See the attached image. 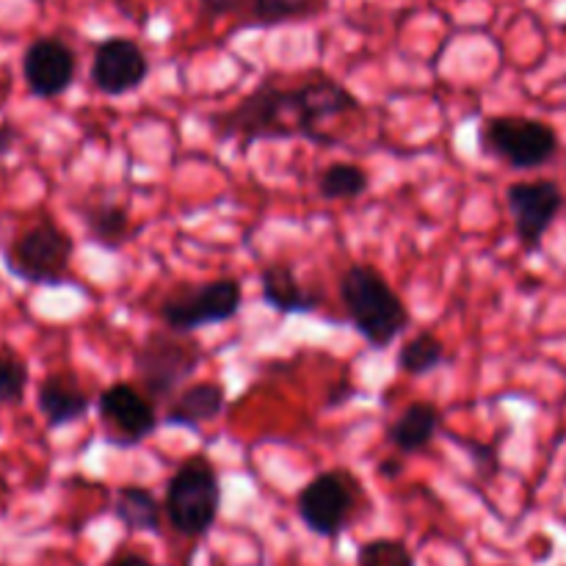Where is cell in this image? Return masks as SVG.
Instances as JSON below:
<instances>
[{"label": "cell", "instance_id": "obj_1", "mask_svg": "<svg viewBox=\"0 0 566 566\" xmlns=\"http://www.w3.org/2000/svg\"><path fill=\"white\" fill-rule=\"evenodd\" d=\"M208 125L219 142H232V138L241 142V153H247L254 142H282V138L313 142L298 83L296 86H280L274 81L258 83L230 111L210 116Z\"/></svg>", "mask_w": 566, "mask_h": 566}, {"label": "cell", "instance_id": "obj_2", "mask_svg": "<svg viewBox=\"0 0 566 566\" xmlns=\"http://www.w3.org/2000/svg\"><path fill=\"white\" fill-rule=\"evenodd\" d=\"M340 304L354 329L374 348H390L409 326V310L376 265L352 263L337 282Z\"/></svg>", "mask_w": 566, "mask_h": 566}, {"label": "cell", "instance_id": "obj_3", "mask_svg": "<svg viewBox=\"0 0 566 566\" xmlns=\"http://www.w3.org/2000/svg\"><path fill=\"white\" fill-rule=\"evenodd\" d=\"M75 241L50 216L33 221L3 249V265L20 282L39 287L66 285L72 276Z\"/></svg>", "mask_w": 566, "mask_h": 566}, {"label": "cell", "instance_id": "obj_4", "mask_svg": "<svg viewBox=\"0 0 566 566\" xmlns=\"http://www.w3.org/2000/svg\"><path fill=\"white\" fill-rule=\"evenodd\" d=\"M221 481L208 453H191L177 464L166 484L164 512L171 528L182 536H205L219 520Z\"/></svg>", "mask_w": 566, "mask_h": 566}, {"label": "cell", "instance_id": "obj_5", "mask_svg": "<svg viewBox=\"0 0 566 566\" xmlns=\"http://www.w3.org/2000/svg\"><path fill=\"white\" fill-rule=\"evenodd\" d=\"M202 363V348L186 332L153 329L133 352V368L144 392L158 401H169L177 390L188 385Z\"/></svg>", "mask_w": 566, "mask_h": 566}, {"label": "cell", "instance_id": "obj_6", "mask_svg": "<svg viewBox=\"0 0 566 566\" xmlns=\"http://www.w3.org/2000/svg\"><path fill=\"white\" fill-rule=\"evenodd\" d=\"M556 127L531 116H490L479 127V149L512 169H542L558 155Z\"/></svg>", "mask_w": 566, "mask_h": 566}, {"label": "cell", "instance_id": "obj_7", "mask_svg": "<svg viewBox=\"0 0 566 566\" xmlns=\"http://www.w3.org/2000/svg\"><path fill=\"white\" fill-rule=\"evenodd\" d=\"M243 287L241 282L224 276V280H210L205 285H180L158 304V318L171 332L202 329L210 324H227L241 313Z\"/></svg>", "mask_w": 566, "mask_h": 566}, {"label": "cell", "instance_id": "obj_8", "mask_svg": "<svg viewBox=\"0 0 566 566\" xmlns=\"http://www.w3.org/2000/svg\"><path fill=\"white\" fill-rule=\"evenodd\" d=\"M363 503V486L346 470H324L298 490L296 512L302 523L324 539H337L352 525Z\"/></svg>", "mask_w": 566, "mask_h": 566}, {"label": "cell", "instance_id": "obj_9", "mask_svg": "<svg viewBox=\"0 0 566 566\" xmlns=\"http://www.w3.org/2000/svg\"><path fill=\"white\" fill-rule=\"evenodd\" d=\"M97 418L105 429V440L116 448L142 446L160 423L153 398L130 381H114L99 392Z\"/></svg>", "mask_w": 566, "mask_h": 566}, {"label": "cell", "instance_id": "obj_10", "mask_svg": "<svg viewBox=\"0 0 566 566\" xmlns=\"http://www.w3.org/2000/svg\"><path fill=\"white\" fill-rule=\"evenodd\" d=\"M564 191L556 180H517L506 188V208L525 252H539L547 230L564 210Z\"/></svg>", "mask_w": 566, "mask_h": 566}, {"label": "cell", "instance_id": "obj_11", "mask_svg": "<svg viewBox=\"0 0 566 566\" xmlns=\"http://www.w3.org/2000/svg\"><path fill=\"white\" fill-rule=\"evenodd\" d=\"M149 75V59L142 44L130 36H108L97 44L92 59L94 88L108 97H125V94L142 88Z\"/></svg>", "mask_w": 566, "mask_h": 566}, {"label": "cell", "instance_id": "obj_12", "mask_svg": "<svg viewBox=\"0 0 566 566\" xmlns=\"http://www.w3.org/2000/svg\"><path fill=\"white\" fill-rule=\"evenodd\" d=\"M77 55L64 39L39 36L22 53V81L36 99H55L75 83Z\"/></svg>", "mask_w": 566, "mask_h": 566}, {"label": "cell", "instance_id": "obj_13", "mask_svg": "<svg viewBox=\"0 0 566 566\" xmlns=\"http://www.w3.org/2000/svg\"><path fill=\"white\" fill-rule=\"evenodd\" d=\"M36 407L50 429H61L77 423L92 407V398L72 370H59L42 379L36 390Z\"/></svg>", "mask_w": 566, "mask_h": 566}, {"label": "cell", "instance_id": "obj_14", "mask_svg": "<svg viewBox=\"0 0 566 566\" xmlns=\"http://www.w3.org/2000/svg\"><path fill=\"white\" fill-rule=\"evenodd\" d=\"M227 407V387L221 381H191L169 398L164 423L177 429H202L213 423Z\"/></svg>", "mask_w": 566, "mask_h": 566}, {"label": "cell", "instance_id": "obj_15", "mask_svg": "<svg viewBox=\"0 0 566 566\" xmlns=\"http://www.w3.org/2000/svg\"><path fill=\"white\" fill-rule=\"evenodd\" d=\"M442 429V412L431 401H412L387 429V442L401 457L420 453L434 442Z\"/></svg>", "mask_w": 566, "mask_h": 566}, {"label": "cell", "instance_id": "obj_16", "mask_svg": "<svg viewBox=\"0 0 566 566\" xmlns=\"http://www.w3.org/2000/svg\"><path fill=\"white\" fill-rule=\"evenodd\" d=\"M260 291H263V302L282 315L315 313L321 304L315 293L304 291L298 285L296 274H293L287 263L263 265V271H260Z\"/></svg>", "mask_w": 566, "mask_h": 566}, {"label": "cell", "instance_id": "obj_17", "mask_svg": "<svg viewBox=\"0 0 566 566\" xmlns=\"http://www.w3.org/2000/svg\"><path fill=\"white\" fill-rule=\"evenodd\" d=\"M81 224L86 230L88 243L108 252H119L133 235L130 210L114 199H99V202H88L81 208Z\"/></svg>", "mask_w": 566, "mask_h": 566}, {"label": "cell", "instance_id": "obj_18", "mask_svg": "<svg viewBox=\"0 0 566 566\" xmlns=\"http://www.w3.org/2000/svg\"><path fill=\"white\" fill-rule=\"evenodd\" d=\"M111 514L125 525L127 531H136V534H158L160 531V517H164V503H158V497L147 490V486L127 484L119 486L111 501Z\"/></svg>", "mask_w": 566, "mask_h": 566}, {"label": "cell", "instance_id": "obj_19", "mask_svg": "<svg viewBox=\"0 0 566 566\" xmlns=\"http://www.w3.org/2000/svg\"><path fill=\"white\" fill-rule=\"evenodd\" d=\"M318 193L329 202H346V199H357L368 191L370 177L363 166L352 164V160H337L321 169L318 175Z\"/></svg>", "mask_w": 566, "mask_h": 566}, {"label": "cell", "instance_id": "obj_20", "mask_svg": "<svg viewBox=\"0 0 566 566\" xmlns=\"http://www.w3.org/2000/svg\"><path fill=\"white\" fill-rule=\"evenodd\" d=\"M446 363V343L434 332H418L398 348V370L407 376H426Z\"/></svg>", "mask_w": 566, "mask_h": 566}, {"label": "cell", "instance_id": "obj_21", "mask_svg": "<svg viewBox=\"0 0 566 566\" xmlns=\"http://www.w3.org/2000/svg\"><path fill=\"white\" fill-rule=\"evenodd\" d=\"M321 6H324V0H252V6L247 9V25H285V22L315 14V11H321Z\"/></svg>", "mask_w": 566, "mask_h": 566}, {"label": "cell", "instance_id": "obj_22", "mask_svg": "<svg viewBox=\"0 0 566 566\" xmlns=\"http://www.w3.org/2000/svg\"><path fill=\"white\" fill-rule=\"evenodd\" d=\"M28 390V365L11 348H0V409L22 403Z\"/></svg>", "mask_w": 566, "mask_h": 566}, {"label": "cell", "instance_id": "obj_23", "mask_svg": "<svg viewBox=\"0 0 566 566\" xmlns=\"http://www.w3.org/2000/svg\"><path fill=\"white\" fill-rule=\"evenodd\" d=\"M357 566H418L401 539H370L357 551Z\"/></svg>", "mask_w": 566, "mask_h": 566}, {"label": "cell", "instance_id": "obj_24", "mask_svg": "<svg viewBox=\"0 0 566 566\" xmlns=\"http://www.w3.org/2000/svg\"><path fill=\"white\" fill-rule=\"evenodd\" d=\"M453 442H457V446H462L464 451L470 453L475 473H479L481 479H492V475H497V470H501V459H497L495 446L468 440V437H453Z\"/></svg>", "mask_w": 566, "mask_h": 566}, {"label": "cell", "instance_id": "obj_25", "mask_svg": "<svg viewBox=\"0 0 566 566\" xmlns=\"http://www.w3.org/2000/svg\"><path fill=\"white\" fill-rule=\"evenodd\" d=\"M252 0H197V11L202 20H219V17L238 14V11L249 9Z\"/></svg>", "mask_w": 566, "mask_h": 566}, {"label": "cell", "instance_id": "obj_26", "mask_svg": "<svg viewBox=\"0 0 566 566\" xmlns=\"http://www.w3.org/2000/svg\"><path fill=\"white\" fill-rule=\"evenodd\" d=\"M354 396H357V387H352V381L343 379L329 387V392H326V407H340V403L352 401Z\"/></svg>", "mask_w": 566, "mask_h": 566}, {"label": "cell", "instance_id": "obj_27", "mask_svg": "<svg viewBox=\"0 0 566 566\" xmlns=\"http://www.w3.org/2000/svg\"><path fill=\"white\" fill-rule=\"evenodd\" d=\"M17 142H20V130L14 125H9V122H3L0 125V155H9Z\"/></svg>", "mask_w": 566, "mask_h": 566}, {"label": "cell", "instance_id": "obj_28", "mask_svg": "<svg viewBox=\"0 0 566 566\" xmlns=\"http://www.w3.org/2000/svg\"><path fill=\"white\" fill-rule=\"evenodd\" d=\"M105 566H158V564L149 562V558H144L142 553H119V556L111 558Z\"/></svg>", "mask_w": 566, "mask_h": 566}, {"label": "cell", "instance_id": "obj_29", "mask_svg": "<svg viewBox=\"0 0 566 566\" xmlns=\"http://www.w3.org/2000/svg\"><path fill=\"white\" fill-rule=\"evenodd\" d=\"M401 470H403L401 453H398V457H390V459H387V462L379 464V473L381 475H390V479H396V475L401 473Z\"/></svg>", "mask_w": 566, "mask_h": 566}, {"label": "cell", "instance_id": "obj_30", "mask_svg": "<svg viewBox=\"0 0 566 566\" xmlns=\"http://www.w3.org/2000/svg\"><path fill=\"white\" fill-rule=\"evenodd\" d=\"M33 3H48V0H33Z\"/></svg>", "mask_w": 566, "mask_h": 566}]
</instances>
